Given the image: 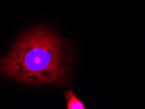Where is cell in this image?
<instances>
[{"mask_svg": "<svg viewBox=\"0 0 145 109\" xmlns=\"http://www.w3.org/2000/svg\"><path fill=\"white\" fill-rule=\"evenodd\" d=\"M63 45L64 40L50 29L34 27L20 35L0 59V72L24 84H63L66 80Z\"/></svg>", "mask_w": 145, "mask_h": 109, "instance_id": "cell-1", "label": "cell"}, {"mask_svg": "<svg viewBox=\"0 0 145 109\" xmlns=\"http://www.w3.org/2000/svg\"><path fill=\"white\" fill-rule=\"evenodd\" d=\"M64 95L67 103V109H86L82 102L72 90L66 91Z\"/></svg>", "mask_w": 145, "mask_h": 109, "instance_id": "cell-2", "label": "cell"}]
</instances>
